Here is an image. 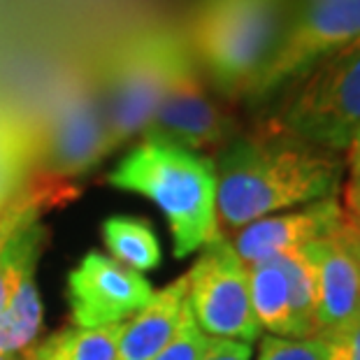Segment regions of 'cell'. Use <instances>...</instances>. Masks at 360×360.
Here are the masks:
<instances>
[{
	"instance_id": "1",
	"label": "cell",
	"mask_w": 360,
	"mask_h": 360,
	"mask_svg": "<svg viewBox=\"0 0 360 360\" xmlns=\"http://www.w3.org/2000/svg\"><path fill=\"white\" fill-rule=\"evenodd\" d=\"M217 219L224 231H242L274 212L335 198L344 163L335 151L300 140L279 126L235 135L219 151Z\"/></svg>"
},
{
	"instance_id": "2",
	"label": "cell",
	"mask_w": 360,
	"mask_h": 360,
	"mask_svg": "<svg viewBox=\"0 0 360 360\" xmlns=\"http://www.w3.org/2000/svg\"><path fill=\"white\" fill-rule=\"evenodd\" d=\"M107 181L144 195L165 214L174 258L195 254L224 235L217 219V167L202 154L158 137H142Z\"/></svg>"
},
{
	"instance_id": "3",
	"label": "cell",
	"mask_w": 360,
	"mask_h": 360,
	"mask_svg": "<svg viewBox=\"0 0 360 360\" xmlns=\"http://www.w3.org/2000/svg\"><path fill=\"white\" fill-rule=\"evenodd\" d=\"M286 21V0H195L186 44L214 89L247 98Z\"/></svg>"
},
{
	"instance_id": "4",
	"label": "cell",
	"mask_w": 360,
	"mask_h": 360,
	"mask_svg": "<svg viewBox=\"0 0 360 360\" xmlns=\"http://www.w3.org/2000/svg\"><path fill=\"white\" fill-rule=\"evenodd\" d=\"M184 47L186 40L165 28L140 30L114 47L101 86L110 151L144 133Z\"/></svg>"
},
{
	"instance_id": "5",
	"label": "cell",
	"mask_w": 360,
	"mask_h": 360,
	"mask_svg": "<svg viewBox=\"0 0 360 360\" xmlns=\"http://www.w3.org/2000/svg\"><path fill=\"white\" fill-rule=\"evenodd\" d=\"M274 126L326 151H347L360 130V35L288 86Z\"/></svg>"
},
{
	"instance_id": "6",
	"label": "cell",
	"mask_w": 360,
	"mask_h": 360,
	"mask_svg": "<svg viewBox=\"0 0 360 360\" xmlns=\"http://www.w3.org/2000/svg\"><path fill=\"white\" fill-rule=\"evenodd\" d=\"M110 154L101 84L94 75L75 68L58 79L35 133V163L40 172L70 179Z\"/></svg>"
},
{
	"instance_id": "7",
	"label": "cell",
	"mask_w": 360,
	"mask_h": 360,
	"mask_svg": "<svg viewBox=\"0 0 360 360\" xmlns=\"http://www.w3.org/2000/svg\"><path fill=\"white\" fill-rule=\"evenodd\" d=\"M360 35V0L297 7L286 21L274 49L251 84L249 101H265L281 89L293 86L321 60L333 56Z\"/></svg>"
},
{
	"instance_id": "8",
	"label": "cell",
	"mask_w": 360,
	"mask_h": 360,
	"mask_svg": "<svg viewBox=\"0 0 360 360\" xmlns=\"http://www.w3.org/2000/svg\"><path fill=\"white\" fill-rule=\"evenodd\" d=\"M188 307L207 337L254 344L260 340L249 297V267L231 240L219 235L202 249L186 274Z\"/></svg>"
},
{
	"instance_id": "9",
	"label": "cell",
	"mask_w": 360,
	"mask_h": 360,
	"mask_svg": "<svg viewBox=\"0 0 360 360\" xmlns=\"http://www.w3.org/2000/svg\"><path fill=\"white\" fill-rule=\"evenodd\" d=\"M233 130V119L207 94L198 63L186 44L174 60L163 96L142 137H158L200 154L224 149L235 137Z\"/></svg>"
},
{
	"instance_id": "10",
	"label": "cell",
	"mask_w": 360,
	"mask_h": 360,
	"mask_svg": "<svg viewBox=\"0 0 360 360\" xmlns=\"http://www.w3.org/2000/svg\"><path fill=\"white\" fill-rule=\"evenodd\" d=\"M77 193L68 179L47 172L33 174L0 207V309L5 307L17 277L28 260L40 258L47 244V228L40 217L44 210L68 202Z\"/></svg>"
},
{
	"instance_id": "11",
	"label": "cell",
	"mask_w": 360,
	"mask_h": 360,
	"mask_svg": "<svg viewBox=\"0 0 360 360\" xmlns=\"http://www.w3.org/2000/svg\"><path fill=\"white\" fill-rule=\"evenodd\" d=\"M151 283L140 272L89 251L68 274V302L77 328L124 323L151 300Z\"/></svg>"
},
{
	"instance_id": "12",
	"label": "cell",
	"mask_w": 360,
	"mask_h": 360,
	"mask_svg": "<svg viewBox=\"0 0 360 360\" xmlns=\"http://www.w3.org/2000/svg\"><path fill=\"white\" fill-rule=\"evenodd\" d=\"M344 221V207L337 198L304 205L295 212L272 214L237 231L231 242L244 265L302 251L321 237L335 235Z\"/></svg>"
},
{
	"instance_id": "13",
	"label": "cell",
	"mask_w": 360,
	"mask_h": 360,
	"mask_svg": "<svg viewBox=\"0 0 360 360\" xmlns=\"http://www.w3.org/2000/svg\"><path fill=\"white\" fill-rule=\"evenodd\" d=\"M300 254L316 286L319 335L360 316V265L340 231L307 244Z\"/></svg>"
},
{
	"instance_id": "14",
	"label": "cell",
	"mask_w": 360,
	"mask_h": 360,
	"mask_svg": "<svg viewBox=\"0 0 360 360\" xmlns=\"http://www.w3.org/2000/svg\"><path fill=\"white\" fill-rule=\"evenodd\" d=\"M188 304L186 274L151 295V300L124 323L119 337L117 360H151L177 333Z\"/></svg>"
},
{
	"instance_id": "15",
	"label": "cell",
	"mask_w": 360,
	"mask_h": 360,
	"mask_svg": "<svg viewBox=\"0 0 360 360\" xmlns=\"http://www.w3.org/2000/svg\"><path fill=\"white\" fill-rule=\"evenodd\" d=\"M37 260L33 258L21 267L5 307L0 309V354L21 356L33 347L42 328V300L37 290Z\"/></svg>"
},
{
	"instance_id": "16",
	"label": "cell",
	"mask_w": 360,
	"mask_h": 360,
	"mask_svg": "<svg viewBox=\"0 0 360 360\" xmlns=\"http://www.w3.org/2000/svg\"><path fill=\"white\" fill-rule=\"evenodd\" d=\"M124 323L103 328H65L28 347L21 360H117Z\"/></svg>"
},
{
	"instance_id": "17",
	"label": "cell",
	"mask_w": 360,
	"mask_h": 360,
	"mask_svg": "<svg viewBox=\"0 0 360 360\" xmlns=\"http://www.w3.org/2000/svg\"><path fill=\"white\" fill-rule=\"evenodd\" d=\"M249 297L260 330L274 337H290L288 283L277 258L249 265Z\"/></svg>"
},
{
	"instance_id": "18",
	"label": "cell",
	"mask_w": 360,
	"mask_h": 360,
	"mask_svg": "<svg viewBox=\"0 0 360 360\" xmlns=\"http://www.w3.org/2000/svg\"><path fill=\"white\" fill-rule=\"evenodd\" d=\"M103 240L117 263L135 272H149L160 265V242L149 221L137 217H110L103 221Z\"/></svg>"
},
{
	"instance_id": "19",
	"label": "cell",
	"mask_w": 360,
	"mask_h": 360,
	"mask_svg": "<svg viewBox=\"0 0 360 360\" xmlns=\"http://www.w3.org/2000/svg\"><path fill=\"white\" fill-rule=\"evenodd\" d=\"M288 283V307H290V340H311L319 335L316 314V286L309 263L300 251L277 256Z\"/></svg>"
},
{
	"instance_id": "20",
	"label": "cell",
	"mask_w": 360,
	"mask_h": 360,
	"mask_svg": "<svg viewBox=\"0 0 360 360\" xmlns=\"http://www.w3.org/2000/svg\"><path fill=\"white\" fill-rule=\"evenodd\" d=\"M35 160V135L10 114L0 112V207L24 184L28 165Z\"/></svg>"
},
{
	"instance_id": "21",
	"label": "cell",
	"mask_w": 360,
	"mask_h": 360,
	"mask_svg": "<svg viewBox=\"0 0 360 360\" xmlns=\"http://www.w3.org/2000/svg\"><path fill=\"white\" fill-rule=\"evenodd\" d=\"M207 342H210V337L200 330V326L195 323L193 314H191V307L186 304L177 333L151 360H200Z\"/></svg>"
},
{
	"instance_id": "22",
	"label": "cell",
	"mask_w": 360,
	"mask_h": 360,
	"mask_svg": "<svg viewBox=\"0 0 360 360\" xmlns=\"http://www.w3.org/2000/svg\"><path fill=\"white\" fill-rule=\"evenodd\" d=\"M258 360H326L323 344L319 337L311 340H290V337L265 335L260 340Z\"/></svg>"
},
{
	"instance_id": "23",
	"label": "cell",
	"mask_w": 360,
	"mask_h": 360,
	"mask_svg": "<svg viewBox=\"0 0 360 360\" xmlns=\"http://www.w3.org/2000/svg\"><path fill=\"white\" fill-rule=\"evenodd\" d=\"M326 360H360V316L319 335Z\"/></svg>"
},
{
	"instance_id": "24",
	"label": "cell",
	"mask_w": 360,
	"mask_h": 360,
	"mask_svg": "<svg viewBox=\"0 0 360 360\" xmlns=\"http://www.w3.org/2000/svg\"><path fill=\"white\" fill-rule=\"evenodd\" d=\"M251 354H254V347L247 342L210 337L200 360H251Z\"/></svg>"
},
{
	"instance_id": "25",
	"label": "cell",
	"mask_w": 360,
	"mask_h": 360,
	"mask_svg": "<svg viewBox=\"0 0 360 360\" xmlns=\"http://www.w3.org/2000/svg\"><path fill=\"white\" fill-rule=\"evenodd\" d=\"M344 163H347V186L344 188L360 186V130L347 147V160Z\"/></svg>"
},
{
	"instance_id": "26",
	"label": "cell",
	"mask_w": 360,
	"mask_h": 360,
	"mask_svg": "<svg viewBox=\"0 0 360 360\" xmlns=\"http://www.w3.org/2000/svg\"><path fill=\"white\" fill-rule=\"evenodd\" d=\"M340 235L347 240V244L351 249L360 251V214H347V212H344Z\"/></svg>"
},
{
	"instance_id": "27",
	"label": "cell",
	"mask_w": 360,
	"mask_h": 360,
	"mask_svg": "<svg viewBox=\"0 0 360 360\" xmlns=\"http://www.w3.org/2000/svg\"><path fill=\"white\" fill-rule=\"evenodd\" d=\"M344 212L347 214H360V186L344 188Z\"/></svg>"
},
{
	"instance_id": "28",
	"label": "cell",
	"mask_w": 360,
	"mask_h": 360,
	"mask_svg": "<svg viewBox=\"0 0 360 360\" xmlns=\"http://www.w3.org/2000/svg\"><path fill=\"white\" fill-rule=\"evenodd\" d=\"M321 3H333V0H300L297 7H307V5H321Z\"/></svg>"
},
{
	"instance_id": "29",
	"label": "cell",
	"mask_w": 360,
	"mask_h": 360,
	"mask_svg": "<svg viewBox=\"0 0 360 360\" xmlns=\"http://www.w3.org/2000/svg\"><path fill=\"white\" fill-rule=\"evenodd\" d=\"M0 360H21V356H3L0 354Z\"/></svg>"
},
{
	"instance_id": "30",
	"label": "cell",
	"mask_w": 360,
	"mask_h": 360,
	"mask_svg": "<svg viewBox=\"0 0 360 360\" xmlns=\"http://www.w3.org/2000/svg\"><path fill=\"white\" fill-rule=\"evenodd\" d=\"M344 242H347V240H344ZM351 251L356 254V260H358V265H360V251H356V249H351Z\"/></svg>"
}]
</instances>
